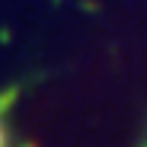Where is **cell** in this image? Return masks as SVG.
I'll return each instance as SVG.
<instances>
[{
    "label": "cell",
    "instance_id": "obj_1",
    "mask_svg": "<svg viewBox=\"0 0 147 147\" xmlns=\"http://www.w3.org/2000/svg\"><path fill=\"white\" fill-rule=\"evenodd\" d=\"M21 96V87L12 84V87L0 90V147H9V132H6V114L12 111V105Z\"/></svg>",
    "mask_w": 147,
    "mask_h": 147
},
{
    "label": "cell",
    "instance_id": "obj_2",
    "mask_svg": "<svg viewBox=\"0 0 147 147\" xmlns=\"http://www.w3.org/2000/svg\"><path fill=\"white\" fill-rule=\"evenodd\" d=\"M138 147H147V138H144V141H141V144H138Z\"/></svg>",
    "mask_w": 147,
    "mask_h": 147
}]
</instances>
